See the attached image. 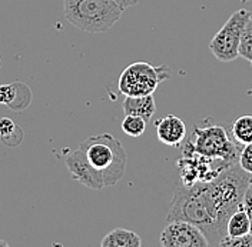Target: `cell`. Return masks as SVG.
Segmentation results:
<instances>
[{"instance_id": "cell-23", "label": "cell", "mask_w": 252, "mask_h": 247, "mask_svg": "<svg viewBox=\"0 0 252 247\" xmlns=\"http://www.w3.org/2000/svg\"><path fill=\"white\" fill-rule=\"evenodd\" d=\"M9 246V243L6 242V240H0V247H7Z\"/></svg>"}, {"instance_id": "cell-13", "label": "cell", "mask_w": 252, "mask_h": 247, "mask_svg": "<svg viewBox=\"0 0 252 247\" xmlns=\"http://www.w3.org/2000/svg\"><path fill=\"white\" fill-rule=\"evenodd\" d=\"M102 247H141L142 240L138 233L126 229H115L100 242Z\"/></svg>"}, {"instance_id": "cell-17", "label": "cell", "mask_w": 252, "mask_h": 247, "mask_svg": "<svg viewBox=\"0 0 252 247\" xmlns=\"http://www.w3.org/2000/svg\"><path fill=\"white\" fill-rule=\"evenodd\" d=\"M146 129V120L139 116L133 114H125V119L122 120V130L130 137H139L145 133Z\"/></svg>"}, {"instance_id": "cell-21", "label": "cell", "mask_w": 252, "mask_h": 247, "mask_svg": "<svg viewBox=\"0 0 252 247\" xmlns=\"http://www.w3.org/2000/svg\"><path fill=\"white\" fill-rule=\"evenodd\" d=\"M244 209L247 212V215L250 217V223H251V233H252V189L248 187L247 192H245V196H244Z\"/></svg>"}, {"instance_id": "cell-11", "label": "cell", "mask_w": 252, "mask_h": 247, "mask_svg": "<svg viewBox=\"0 0 252 247\" xmlns=\"http://www.w3.org/2000/svg\"><path fill=\"white\" fill-rule=\"evenodd\" d=\"M32 92L25 83L0 84V105L9 106L15 111H22L31 105Z\"/></svg>"}, {"instance_id": "cell-6", "label": "cell", "mask_w": 252, "mask_h": 247, "mask_svg": "<svg viewBox=\"0 0 252 247\" xmlns=\"http://www.w3.org/2000/svg\"><path fill=\"white\" fill-rule=\"evenodd\" d=\"M251 17V12H248L247 9H239L226 20V23L220 27V30H218V33L214 36V39L209 43V49L220 62H234L239 57L238 49H239L241 36L245 29L247 22Z\"/></svg>"}, {"instance_id": "cell-10", "label": "cell", "mask_w": 252, "mask_h": 247, "mask_svg": "<svg viewBox=\"0 0 252 247\" xmlns=\"http://www.w3.org/2000/svg\"><path fill=\"white\" fill-rule=\"evenodd\" d=\"M158 140L166 146L178 147L187 137V126L185 122L173 114H168L159 119L157 123Z\"/></svg>"}, {"instance_id": "cell-24", "label": "cell", "mask_w": 252, "mask_h": 247, "mask_svg": "<svg viewBox=\"0 0 252 247\" xmlns=\"http://www.w3.org/2000/svg\"><path fill=\"white\" fill-rule=\"evenodd\" d=\"M250 187L252 189V176H251V180H250Z\"/></svg>"}, {"instance_id": "cell-3", "label": "cell", "mask_w": 252, "mask_h": 247, "mask_svg": "<svg viewBox=\"0 0 252 247\" xmlns=\"http://www.w3.org/2000/svg\"><path fill=\"white\" fill-rule=\"evenodd\" d=\"M63 13L79 30L105 33L119 22L124 10L115 0H63Z\"/></svg>"}, {"instance_id": "cell-20", "label": "cell", "mask_w": 252, "mask_h": 247, "mask_svg": "<svg viewBox=\"0 0 252 247\" xmlns=\"http://www.w3.org/2000/svg\"><path fill=\"white\" fill-rule=\"evenodd\" d=\"M238 163L242 169L252 176V143L251 144H245L242 147Z\"/></svg>"}, {"instance_id": "cell-16", "label": "cell", "mask_w": 252, "mask_h": 247, "mask_svg": "<svg viewBox=\"0 0 252 247\" xmlns=\"http://www.w3.org/2000/svg\"><path fill=\"white\" fill-rule=\"evenodd\" d=\"M231 136L239 144H251L252 143V116L245 114L238 117L231 129Z\"/></svg>"}, {"instance_id": "cell-4", "label": "cell", "mask_w": 252, "mask_h": 247, "mask_svg": "<svg viewBox=\"0 0 252 247\" xmlns=\"http://www.w3.org/2000/svg\"><path fill=\"white\" fill-rule=\"evenodd\" d=\"M242 147L223 127L208 124L205 127H193L190 137L182 147V153H198L214 160L226 162L228 165H236Z\"/></svg>"}, {"instance_id": "cell-22", "label": "cell", "mask_w": 252, "mask_h": 247, "mask_svg": "<svg viewBox=\"0 0 252 247\" xmlns=\"http://www.w3.org/2000/svg\"><path fill=\"white\" fill-rule=\"evenodd\" d=\"M115 1L118 3V6L122 10H126L127 7H132V6H135V4L139 3V0H115Z\"/></svg>"}, {"instance_id": "cell-1", "label": "cell", "mask_w": 252, "mask_h": 247, "mask_svg": "<svg viewBox=\"0 0 252 247\" xmlns=\"http://www.w3.org/2000/svg\"><path fill=\"white\" fill-rule=\"evenodd\" d=\"M251 174L236 163L211 182L176 187L166 223L185 220L199 227L209 245L220 246L226 237L229 217L242 207Z\"/></svg>"}, {"instance_id": "cell-8", "label": "cell", "mask_w": 252, "mask_h": 247, "mask_svg": "<svg viewBox=\"0 0 252 247\" xmlns=\"http://www.w3.org/2000/svg\"><path fill=\"white\" fill-rule=\"evenodd\" d=\"M159 243L163 247H206L208 239L199 227L185 220L168 221L160 233Z\"/></svg>"}, {"instance_id": "cell-5", "label": "cell", "mask_w": 252, "mask_h": 247, "mask_svg": "<svg viewBox=\"0 0 252 247\" xmlns=\"http://www.w3.org/2000/svg\"><path fill=\"white\" fill-rule=\"evenodd\" d=\"M171 78V70L166 66H154L146 62L130 63L121 73L118 82L119 92L125 96L154 94L158 86Z\"/></svg>"}, {"instance_id": "cell-15", "label": "cell", "mask_w": 252, "mask_h": 247, "mask_svg": "<svg viewBox=\"0 0 252 247\" xmlns=\"http://www.w3.org/2000/svg\"><path fill=\"white\" fill-rule=\"evenodd\" d=\"M0 139L10 147L19 146L20 141L23 140V132L19 126H16V123L9 119V117H1L0 119Z\"/></svg>"}, {"instance_id": "cell-14", "label": "cell", "mask_w": 252, "mask_h": 247, "mask_svg": "<svg viewBox=\"0 0 252 247\" xmlns=\"http://www.w3.org/2000/svg\"><path fill=\"white\" fill-rule=\"evenodd\" d=\"M251 233V223H250V217L247 215L244 204L242 207H239L232 216L229 217L228 223H226V236L228 237H241Z\"/></svg>"}, {"instance_id": "cell-19", "label": "cell", "mask_w": 252, "mask_h": 247, "mask_svg": "<svg viewBox=\"0 0 252 247\" xmlns=\"http://www.w3.org/2000/svg\"><path fill=\"white\" fill-rule=\"evenodd\" d=\"M220 247H252V233L241 237H225L220 243Z\"/></svg>"}, {"instance_id": "cell-7", "label": "cell", "mask_w": 252, "mask_h": 247, "mask_svg": "<svg viewBox=\"0 0 252 247\" xmlns=\"http://www.w3.org/2000/svg\"><path fill=\"white\" fill-rule=\"evenodd\" d=\"M184 185H193L198 182H211L217 179L223 170L234 166L222 160H214L198 153H182L176 162Z\"/></svg>"}, {"instance_id": "cell-12", "label": "cell", "mask_w": 252, "mask_h": 247, "mask_svg": "<svg viewBox=\"0 0 252 247\" xmlns=\"http://www.w3.org/2000/svg\"><path fill=\"white\" fill-rule=\"evenodd\" d=\"M122 109L125 114H133L139 116L149 122L155 111H157V103L152 94L146 96H125V100L122 103Z\"/></svg>"}, {"instance_id": "cell-9", "label": "cell", "mask_w": 252, "mask_h": 247, "mask_svg": "<svg viewBox=\"0 0 252 247\" xmlns=\"http://www.w3.org/2000/svg\"><path fill=\"white\" fill-rule=\"evenodd\" d=\"M64 162L73 180L94 190H100L105 187L103 174L89 163L85 152L80 147L66 156Z\"/></svg>"}, {"instance_id": "cell-25", "label": "cell", "mask_w": 252, "mask_h": 247, "mask_svg": "<svg viewBox=\"0 0 252 247\" xmlns=\"http://www.w3.org/2000/svg\"><path fill=\"white\" fill-rule=\"evenodd\" d=\"M241 1H244V3H247V1H250V0H241Z\"/></svg>"}, {"instance_id": "cell-2", "label": "cell", "mask_w": 252, "mask_h": 247, "mask_svg": "<svg viewBox=\"0 0 252 247\" xmlns=\"http://www.w3.org/2000/svg\"><path fill=\"white\" fill-rule=\"evenodd\" d=\"M80 149L85 152L89 163L103 174L105 187L118 185L126 171L127 155L122 143L109 133L94 135L86 139Z\"/></svg>"}, {"instance_id": "cell-18", "label": "cell", "mask_w": 252, "mask_h": 247, "mask_svg": "<svg viewBox=\"0 0 252 247\" xmlns=\"http://www.w3.org/2000/svg\"><path fill=\"white\" fill-rule=\"evenodd\" d=\"M238 55H239V57H242V59H245V60L251 63L252 67V17L247 22L245 29L242 31Z\"/></svg>"}]
</instances>
